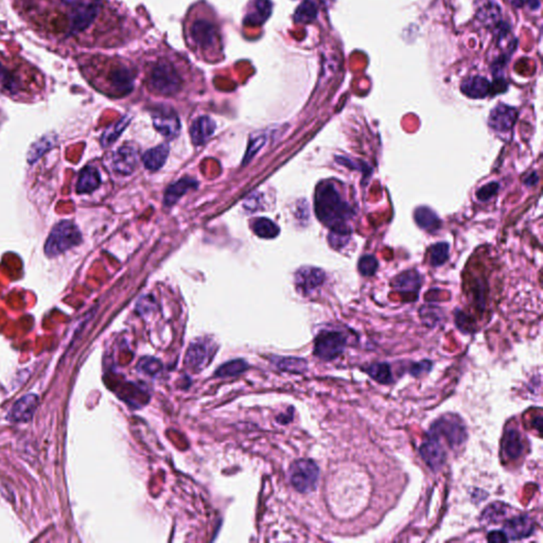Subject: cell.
Masks as SVG:
<instances>
[{
  "instance_id": "e0dca14e",
  "label": "cell",
  "mask_w": 543,
  "mask_h": 543,
  "mask_svg": "<svg viewBox=\"0 0 543 543\" xmlns=\"http://www.w3.org/2000/svg\"><path fill=\"white\" fill-rule=\"evenodd\" d=\"M324 270L318 268H302L295 275V284L302 293L308 294L324 282Z\"/></svg>"
},
{
  "instance_id": "4fadbf2b",
  "label": "cell",
  "mask_w": 543,
  "mask_h": 543,
  "mask_svg": "<svg viewBox=\"0 0 543 543\" xmlns=\"http://www.w3.org/2000/svg\"><path fill=\"white\" fill-rule=\"evenodd\" d=\"M39 406V397L28 394L14 404L8 415V420L12 422H27L32 420L36 408Z\"/></svg>"
},
{
  "instance_id": "8d00e7d4",
  "label": "cell",
  "mask_w": 543,
  "mask_h": 543,
  "mask_svg": "<svg viewBox=\"0 0 543 543\" xmlns=\"http://www.w3.org/2000/svg\"><path fill=\"white\" fill-rule=\"evenodd\" d=\"M378 268V261L372 255H366L359 261V270L363 276H372Z\"/></svg>"
},
{
  "instance_id": "4316f807",
  "label": "cell",
  "mask_w": 543,
  "mask_h": 543,
  "mask_svg": "<svg viewBox=\"0 0 543 543\" xmlns=\"http://www.w3.org/2000/svg\"><path fill=\"white\" fill-rule=\"evenodd\" d=\"M415 221L426 232H436L440 230V220L438 214L429 207H420L415 210Z\"/></svg>"
},
{
  "instance_id": "f1b7e54d",
  "label": "cell",
  "mask_w": 543,
  "mask_h": 543,
  "mask_svg": "<svg viewBox=\"0 0 543 543\" xmlns=\"http://www.w3.org/2000/svg\"><path fill=\"white\" fill-rule=\"evenodd\" d=\"M54 138L52 136H44L39 141L34 142L28 152V162L30 164L37 162L44 154L47 153L54 144Z\"/></svg>"
},
{
  "instance_id": "7c38bea8",
  "label": "cell",
  "mask_w": 543,
  "mask_h": 543,
  "mask_svg": "<svg viewBox=\"0 0 543 543\" xmlns=\"http://www.w3.org/2000/svg\"><path fill=\"white\" fill-rule=\"evenodd\" d=\"M138 160V150L133 144H124L114 153V170L118 173L129 175L135 171Z\"/></svg>"
},
{
  "instance_id": "52a82bcc",
  "label": "cell",
  "mask_w": 543,
  "mask_h": 543,
  "mask_svg": "<svg viewBox=\"0 0 543 543\" xmlns=\"http://www.w3.org/2000/svg\"><path fill=\"white\" fill-rule=\"evenodd\" d=\"M101 6L97 0H84L68 13V26L72 35L85 33L99 17Z\"/></svg>"
},
{
  "instance_id": "2e32d148",
  "label": "cell",
  "mask_w": 543,
  "mask_h": 543,
  "mask_svg": "<svg viewBox=\"0 0 543 543\" xmlns=\"http://www.w3.org/2000/svg\"><path fill=\"white\" fill-rule=\"evenodd\" d=\"M153 123L155 129L164 137L174 138L180 133V120L176 114L172 111L157 110L153 114Z\"/></svg>"
},
{
  "instance_id": "ab89813d",
  "label": "cell",
  "mask_w": 543,
  "mask_h": 543,
  "mask_svg": "<svg viewBox=\"0 0 543 543\" xmlns=\"http://www.w3.org/2000/svg\"><path fill=\"white\" fill-rule=\"evenodd\" d=\"M499 187H500V185L498 183L487 184V185L483 186L479 190L476 196H478L480 201H488L490 198H492L498 192Z\"/></svg>"
},
{
  "instance_id": "74e56055",
  "label": "cell",
  "mask_w": 543,
  "mask_h": 543,
  "mask_svg": "<svg viewBox=\"0 0 543 543\" xmlns=\"http://www.w3.org/2000/svg\"><path fill=\"white\" fill-rule=\"evenodd\" d=\"M505 505L502 503H494V504L490 505L488 508L485 510V514L483 515L485 520L490 521V522H498L503 517L505 516Z\"/></svg>"
},
{
  "instance_id": "3957f363",
  "label": "cell",
  "mask_w": 543,
  "mask_h": 543,
  "mask_svg": "<svg viewBox=\"0 0 543 543\" xmlns=\"http://www.w3.org/2000/svg\"><path fill=\"white\" fill-rule=\"evenodd\" d=\"M188 43L194 51L200 52L205 59L219 61L223 50L221 31L216 18L203 14L190 19L186 27ZM207 60V61H208Z\"/></svg>"
},
{
  "instance_id": "277c9868",
  "label": "cell",
  "mask_w": 543,
  "mask_h": 543,
  "mask_svg": "<svg viewBox=\"0 0 543 543\" xmlns=\"http://www.w3.org/2000/svg\"><path fill=\"white\" fill-rule=\"evenodd\" d=\"M147 82L150 90L166 97L180 93L183 88V76L173 60L160 58L150 62L147 70Z\"/></svg>"
},
{
  "instance_id": "d4e9b609",
  "label": "cell",
  "mask_w": 543,
  "mask_h": 543,
  "mask_svg": "<svg viewBox=\"0 0 543 543\" xmlns=\"http://www.w3.org/2000/svg\"><path fill=\"white\" fill-rule=\"evenodd\" d=\"M422 279L420 274L415 270H406L404 273L400 274L395 278L393 286L400 292H408V293H415L420 288Z\"/></svg>"
},
{
  "instance_id": "cb8c5ba5",
  "label": "cell",
  "mask_w": 543,
  "mask_h": 543,
  "mask_svg": "<svg viewBox=\"0 0 543 543\" xmlns=\"http://www.w3.org/2000/svg\"><path fill=\"white\" fill-rule=\"evenodd\" d=\"M168 154H169V149L165 144H160L158 147L149 150L142 157L144 167L150 171H157L165 165Z\"/></svg>"
},
{
  "instance_id": "d590c367",
  "label": "cell",
  "mask_w": 543,
  "mask_h": 543,
  "mask_svg": "<svg viewBox=\"0 0 543 543\" xmlns=\"http://www.w3.org/2000/svg\"><path fill=\"white\" fill-rule=\"evenodd\" d=\"M162 368V365L160 361L157 359L151 358V356L141 359L138 363V370L144 374H150V376H156L158 372H160Z\"/></svg>"
},
{
  "instance_id": "5b68a950",
  "label": "cell",
  "mask_w": 543,
  "mask_h": 543,
  "mask_svg": "<svg viewBox=\"0 0 543 543\" xmlns=\"http://www.w3.org/2000/svg\"><path fill=\"white\" fill-rule=\"evenodd\" d=\"M82 236L77 225L70 221H62L52 228L45 244L48 257H57L81 242Z\"/></svg>"
},
{
  "instance_id": "ba28073f",
  "label": "cell",
  "mask_w": 543,
  "mask_h": 543,
  "mask_svg": "<svg viewBox=\"0 0 543 543\" xmlns=\"http://www.w3.org/2000/svg\"><path fill=\"white\" fill-rule=\"evenodd\" d=\"M320 478V469L311 460H295L290 467V480L298 492H313Z\"/></svg>"
},
{
  "instance_id": "83f0119b",
  "label": "cell",
  "mask_w": 543,
  "mask_h": 543,
  "mask_svg": "<svg viewBox=\"0 0 543 543\" xmlns=\"http://www.w3.org/2000/svg\"><path fill=\"white\" fill-rule=\"evenodd\" d=\"M368 376L374 379L378 383H392L393 377L390 366L388 363H374L364 368Z\"/></svg>"
},
{
  "instance_id": "6da1fadb",
  "label": "cell",
  "mask_w": 543,
  "mask_h": 543,
  "mask_svg": "<svg viewBox=\"0 0 543 543\" xmlns=\"http://www.w3.org/2000/svg\"><path fill=\"white\" fill-rule=\"evenodd\" d=\"M316 212L320 221L330 228V232L350 234L348 221L352 208L343 200L336 185L329 182L320 183L316 192Z\"/></svg>"
},
{
  "instance_id": "9c48e42d",
  "label": "cell",
  "mask_w": 543,
  "mask_h": 543,
  "mask_svg": "<svg viewBox=\"0 0 543 543\" xmlns=\"http://www.w3.org/2000/svg\"><path fill=\"white\" fill-rule=\"evenodd\" d=\"M347 338L340 331H322L314 342V354L322 361H332L345 350Z\"/></svg>"
},
{
  "instance_id": "ffe728a7",
  "label": "cell",
  "mask_w": 543,
  "mask_h": 543,
  "mask_svg": "<svg viewBox=\"0 0 543 543\" xmlns=\"http://www.w3.org/2000/svg\"><path fill=\"white\" fill-rule=\"evenodd\" d=\"M503 452L510 460H518L524 450L520 432L512 429L505 433L502 442Z\"/></svg>"
},
{
  "instance_id": "30bf717a",
  "label": "cell",
  "mask_w": 543,
  "mask_h": 543,
  "mask_svg": "<svg viewBox=\"0 0 543 543\" xmlns=\"http://www.w3.org/2000/svg\"><path fill=\"white\" fill-rule=\"evenodd\" d=\"M25 66L10 61L0 54V87L11 95L21 93L25 88Z\"/></svg>"
},
{
  "instance_id": "7402d4cb",
  "label": "cell",
  "mask_w": 543,
  "mask_h": 543,
  "mask_svg": "<svg viewBox=\"0 0 543 543\" xmlns=\"http://www.w3.org/2000/svg\"><path fill=\"white\" fill-rule=\"evenodd\" d=\"M101 184V178H100L99 171L95 167H86L82 170L80 173L79 180H78L77 189L78 193H89L94 190L97 189Z\"/></svg>"
},
{
  "instance_id": "d6986e66",
  "label": "cell",
  "mask_w": 543,
  "mask_h": 543,
  "mask_svg": "<svg viewBox=\"0 0 543 543\" xmlns=\"http://www.w3.org/2000/svg\"><path fill=\"white\" fill-rule=\"evenodd\" d=\"M460 90L464 95L472 99H483L492 93V85L488 80L476 76L465 80L460 86Z\"/></svg>"
},
{
  "instance_id": "ee69618b",
  "label": "cell",
  "mask_w": 543,
  "mask_h": 543,
  "mask_svg": "<svg viewBox=\"0 0 543 543\" xmlns=\"http://www.w3.org/2000/svg\"><path fill=\"white\" fill-rule=\"evenodd\" d=\"M63 5L65 6H69V7L75 8L77 7L78 5H80V3H83L84 0H60Z\"/></svg>"
},
{
  "instance_id": "5bb4252c",
  "label": "cell",
  "mask_w": 543,
  "mask_h": 543,
  "mask_svg": "<svg viewBox=\"0 0 543 543\" xmlns=\"http://www.w3.org/2000/svg\"><path fill=\"white\" fill-rule=\"evenodd\" d=\"M518 117L516 108L506 104H499L490 116V128L497 132H508L512 129Z\"/></svg>"
},
{
  "instance_id": "b9f144b4",
  "label": "cell",
  "mask_w": 543,
  "mask_h": 543,
  "mask_svg": "<svg viewBox=\"0 0 543 543\" xmlns=\"http://www.w3.org/2000/svg\"><path fill=\"white\" fill-rule=\"evenodd\" d=\"M510 3L516 8L528 6V7L532 8V9H537L539 5H540L538 0H510Z\"/></svg>"
},
{
  "instance_id": "e575fe53",
  "label": "cell",
  "mask_w": 543,
  "mask_h": 543,
  "mask_svg": "<svg viewBox=\"0 0 543 543\" xmlns=\"http://www.w3.org/2000/svg\"><path fill=\"white\" fill-rule=\"evenodd\" d=\"M277 366L280 370H286V372L300 374V372H304L307 370V362L302 360V359L284 358L280 359Z\"/></svg>"
},
{
  "instance_id": "9a60e30c",
  "label": "cell",
  "mask_w": 543,
  "mask_h": 543,
  "mask_svg": "<svg viewBox=\"0 0 543 543\" xmlns=\"http://www.w3.org/2000/svg\"><path fill=\"white\" fill-rule=\"evenodd\" d=\"M534 530V521L526 515L510 519L504 524V534L508 537V540L526 538L533 534Z\"/></svg>"
},
{
  "instance_id": "4dcf8cb0",
  "label": "cell",
  "mask_w": 543,
  "mask_h": 543,
  "mask_svg": "<svg viewBox=\"0 0 543 543\" xmlns=\"http://www.w3.org/2000/svg\"><path fill=\"white\" fill-rule=\"evenodd\" d=\"M318 16V8L311 0H304L294 14V21L298 24L311 23Z\"/></svg>"
},
{
  "instance_id": "7bdbcfd3",
  "label": "cell",
  "mask_w": 543,
  "mask_h": 543,
  "mask_svg": "<svg viewBox=\"0 0 543 543\" xmlns=\"http://www.w3.org/2000/svg\"><path fill=\"white\" fill-rule=\"evenodd\" d=\"M487 540L490 541V542L497 543L508 541V537L505 536L504 532H501V531H492V532H490L488 536H487Z\"/></svg>"
},
{
  "instance_id": "44dd1931",
  "label": "cell",
  "mask_w": 543,
  "mask_h": 543,
  "mask_svg": "<svg viewBox=\"0 0 543 543\" xmlns=\"http://www.w3.org/2000/svg\"><path fill=\"white\" fill-rule=\"evenodd\" d=\"M198 187V183L192 178H185L178 180L176 183L172 184L165 193V204L167 206H172L180 200L182 196H185L189 190L196 189Z\"/></svg>"
},
{
  "instance_id": "8fae6325",
  "label": "cell",
  "mask_w": 543,
  "mask_h": 543,
  "mask_svg": "<svg viewBox=\"0 0 543 543\" xmlns=\"http://www.w3.org/2000/svg\"><path fill=\"white\" fill-rule=\"evenodd\" d=\"M420 456L433 472H438L446 462V451L442 445V440L432 433L426 434V440L420 449Z\"/></svg>"
},
{
  "instance_id": "f35d334b",
  "label": "cell",
  "mask_w": 543,
  "mask_h": 543,
  "mask_svg": "<svg viewBox=\"0 0 543 543\" xmlns=\"http://www.w3.org/2000/svg\"><path fill=\"white\" fill-rule=\"evenodd\" d=\"M264 142H266V137H264V135H257L255 136V137L250 138V144H248V151H246L245 154V160H244V164L250 162V160L254 157V155H255V154L257 153L260 149H261Z\"/></svg>"
},
{
  "instance_id": "f546056e",
  "label": "cell",
  "mask_w": 543,
  "mask_h": 543,
  "mask_svg": "<svg viewBox=\"0 0 543 543\" xmlns=\"http://www.w3.org/2000/svg\"><path fill=\"white\" fill-rule=\"evenodd\" d=\"M252 230L258 237L264 238V239H272V238L277 237L279 234V227L273 221H270L266 218H260V219L256 220L252 224Z\"/></svg>"
},
{
  "instance_id": "1f68e13d",
  "label": "cell",
  "mask_w": 543,
  "mask_h": 543,
  "mask_svg": "<svg viewBox=\"0 0 543 543\" xmlns=\"http://www.w3.org/2000/svg\"><path fill=\"white\" fill-rule=\"evenodd\" d=\"M248 365L243 360L230 361L223 364L219 370H216V376L220 378H228V377L238 376L248 370Z\"/></svg>"
},
{
  "instance_id": "7a4b0ae2",
  "label": "cell",
  "mask_w": 543,
  "mask_h": 543,
  "mask_svg": "<svg viewBox=\"0 0 543 543\" xmlns=\"http://www.w3.org/2000/svg\"><path fill=\"white\" fill-rule=\"evenodd\" d=\"M81 67L86 76L102 75V83L115 95H126L133 89L135 69L123 60L94 57Z\"/></svg>"
},
{
  "instance_id": "d6a6232c",
  "label": "cell",
  "mask_w": 543,
  "mask_h": 543,
  "mask_svg": "<svg viewBox=\"0 0 543 543\" xmlns=\"http://www.w3.org/2000/svg\"><path fill=\"white\" fill-rule=\"evenodd\" d=\"M128 123H129V120L126 119V118H122L117 123L110 126V128L104 132L103 135H102V146H103V147H107V146H110V144L116 141V139L121 135L122 132L126 129V126H128Z\"/></svg>"
},
{
  "instance_id": "60d3db41",
  "label": "cell",
  "mask_w": 543,
  "mask_h": 543,
  "mask_svg": "<svg viewBox=\"0 0 543 543\" xmlns=\"http://www.w3.org/2000/svg\"><path fill=\"white\" fill-rule=\"evenodd\" d=\"M431 368H432V363L430 361H422L420 363L413 364L410 368V372L412 376L420 377L422 374L430 372Z\"/></svg>"
},
{
  "instance_id": "484cf974",
  "label": "cell",
  "mask_w": 543,
  "mask_h": 543,
  "mask_svg": "<svg viewBox=\"0 0 543 543\" xmlns=\"http://www.w3.org/2000/svg\"><path fill=\"white\" fill-rule=\"evenodd\" d=\"M208 356H209V352H208L207 347L202 343H196V344H192L188 350L187 354H186V364L188 368H192V370H202L205 363H207Z\"/></svg>"
},
{
  "instance_id": "ac0fdd59",
  "label": "cell",
  "mask_w": 543,
  "mask_h": 543,
  "mask_svg": "<svg viewBox=\"0 0 543 543\" xmlns=\"http://www.w3.org/2000/svg\"><path fill=\"white\" fill-rule=\"evenodd\" d=\"M216 130V123L214 120L207 116H202L198 119L194 120L190 128V136H191L192 142L196 146H202L205 144Z\"/></svg>"
},
{
  "instance_id": "836d02e7",
  "label": "cell",
  "mask_w": 543,
  "mask_h": 543,
  "mask_svg": "<svg viewBox=\"0 0 543 543\" xmlns=\"http://www.w3.org/2000/svg\"><path fill=\"white\" fill-rule=\"evenodd\" d=\"M430 252L431 264L434 266H442L449 259V244L445 242L434 244Z\"/></svg>"
},
{
  "instance_id": "603a6c76",
  "label": "cell",
  "mask_w": 543,
  "mask_h": 543,
  "mask_svg": "<svg viewBox=\"0 0 543 543\" xmlns=\"http://www.w3.org/2000/svg\"><path fill=\"white\" fill-rule=\"evenodd\" d=\"M272 13V3L270 0H255L245 16L244 23L250 25H261Z\"/></svg>"
},
{
  "instance_id": "8992f818",
  "label": "cell",
  "mask_w": 543,
  "mask_h": 543,
  "mask_svg": "<svg viewBox=\"0 0 543 543\" xmlns=\"http://www.w3.org/2000/svg\"><path fill=\"white\" fill-rule=\"evenodd\" d=\"M429 432L438 436L440 440H446L448 446L452 449L462 446L467 440L466 426L456 415H445L438 418Z\"/></svg>"
}]
</instances>
